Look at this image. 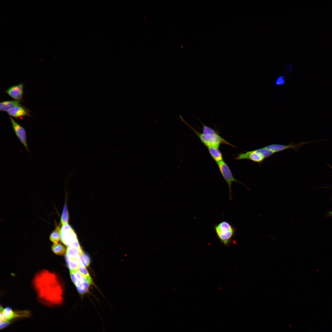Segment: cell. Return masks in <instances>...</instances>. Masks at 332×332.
Wrapping results in <instances>:
<instances>
[{"label":"cell","mask_w":332,"mask_h":332,"mask_svg":"<svg viewBox=\"0 0 332 332\" xmlns=\"http://www.w3.org/2000/svg\"><path fill=\"white\" fill-rule=\"evenodd\" d=\"M217 164L219 170L228 185L229 189V198L231 200H232L231 185L232 183L237 182L242 184L245 187L246 186L234 177L229 167L224 161H220Z\"/></svg>","instance_id":"8992f818"},{"label":"cell","mask_w":332,"mask_h":332,"mask_svg":"<svg viewBox=\"0 0 332 332\" xmlns=\"http://www.w3.org/2000/svg\"><path fill=\"white\" fill-rule=\"evenodd\" d=\"M61 240L67 247H71L75 248L81 254L83 252L76 233L68 224L62 225L61 230Z\"/></svg>","instance_id":"5b68a950"},{"label":"cell","mask_w":332,"mask_h":332,"mask_svg":"<svg viewBox=\"0 0 332 332\" xmlns=\"http://www.w3.org/2000/svg\"><path fill=\"white\" fill-rule=\"evenodd\" d=\"M329 214L330 215L332 216V211H330L329 212Z\"/></svg>","instance_id":"cb8c5ba5"},{"label":"cell","mask_w":332,"mask_h":332,"mask_svg":"<svg viewBox=\"0 0 332 332\" xmlns=\"http://www.w3.org/2000/svg\"><path fill=\"white\" fill-rule=\"evenodd\" d=\"M286 76L284 75H281L278 76L276 79L275 84L276 86H280L284 85L286 82Z\"/></svg>","instance_id":"44dd1931"},{"label":"cell","mask_w":332,"mask_h":332,"mask_svg":"<svg viewBox=\"0 0 332 332\" xmlns=\"http://www.w3.org/2000/svg\"><path fill=\"white\" fill-rule=\"evenodd\" d=\"M33 283L40 302L50 306L62 304L63 289L55 274L42 270L35 275Z\"/></svg>","instance_id":"6da1fadb"},{"label":"cell","mask_w":332,"mask_h":332,"mask_svg":"<svg viewBox=\"0 0 332 332\" xmlns=\"http://www.w3.org/2000/svg\"><path fill=\"white\" fill-rule=\"evenodd\" d=\"M22 105L20 101H6L0 103V111L7 112L9 110Z\"/></svg>","instance_id":"7c38bea8"},{"label":"cell","mask_w":332,"mask_h":332,"mask_svg":"<svg viewBox=\"0 0 332 332\" xmlns=\"http://www.w3.org/2000/svg\"><path fill=\"white\" fill-rule=\"evenodd\" d=\"M235 160H247L260 164L265 159L257 149L239 153L235 158Z\"/></svg>","instance_id":"52a82bcc"},{"label":"cell","mask_w":332,"mask_h":332,"mask_svg":"<svg viewBox=\"0 0 332 332\" xmlns=\"http://www.w3.org/2000/svg\"><path fill=\"white\" fill-rule=\"evenodd\" d=\"M213 160L217 163L223 160V155L219 148H207Z\"/></svg>","instance_id":"4fadbf2b"},{"label":"cell","mask_w":332,"mask_h":332,"mask_svg":"<svg viewBox=\"0 0 332 332\" xmlns=\"http://www.w3.org/2000/svg\"><path fill=\"white\" fill-rule=\"evenodd\" d=\"M203 126L202 132L200 133L186 123L198 137L201 142L207 148L213 147L219 148L220 145L224 144L235 148L222 137L218 132L212 128L208 127L200 121Z\"/></svg>","instance_id":"7a4b0ae2"},{"label":"cell","mask_w":332,"mask_h":332,"mask_svg":"<svg viewBox=\"0 0 332 332\" xmlns=\"http://www.w3.org/2000/svg\"><path fill=\"white\" fill-rule=\"evenodd\" d=\"M23 84L21 83L11 86L5 92L14 100L20 102L23 100Z\"/></svg>","instance_id":"9c48e42d"},{"label":"cell","mask_w":332,"mask_h":332,"mask_svg":"<svg viewBox=\"0 0 332 332\" xmlns=\"http://www.w3.org/2000/svg\"><path fill=\"white\" fill-rule=\"evenodd\" d=\"M286 68L287 69H289V72L290 73L292 72L293 70V67L291 64H287L286 65Z\"/></svg>","instance_id":"603a6c76"},{"label":"cell","mask_w":332,"mask_h":332,"mask_svg":"<svg viewBox=\"0 0 332 332\" xmlns=\"http://www.w3.org/2000/svg\"><path fill=\"white\" fill-rule=\"evenodd\" d=\"M69 214L67 206L65 204L63 207L61 219V223L62 225L68 224Z\"/></svg>","instance_id":"ac0fdd59"},{"label":"cell","mask_w":332,"mask_h":332,"mask_svg":"<svg viewBox=\"0 0 332 332\" xmlns=\"http://www.w3.org/2000/svg\"><path fill=\"white\" fill-rule=\"evenodd\" d=\"M92 284L89 282H85L78 283L76 287L79 293L84 294L88 291L90 285Z\"/></svg>","instance_id":"e0dca14e"},{"label":"cell","mask_w":332,"mask_h":332,"mask_svg":"<svg viewBox=\"0 0 332 332\" xmlns=\"http://www.w3.org/2000/svg\"><path fill=\"white\" fill-rule=\"evenodd\" d=\"M81 262L77 271L81 274L87 277H91L86 268Z\"/></svg>","instance_id":"7402d4cb"},{"label":"cell","mask_w":332,"mask_h":332,"mask_svg":"<svg viewBox=\"0 0 332 332\" xmlns=\"http://www.w3.org/2000/svg\"><path fill=\"white\" fill-rule=\"evenodd\" d=\"M217 237L221 243L225 246L231 243L236 233V229L228 222L223 221L214 226Z\"/></svg>","instance_id":"3957f363"},{"label":"cell","mask_w":332,"mask_h":332,"mask_svg":"<svg viewBox=\"0 0 332 332\" xmlns=\"http://www.w3.org/2000/svg\"><path fill=\"white\" fill-rule=\"evenodd\" d=\"M80 260L76 259H69V262L68 267L70 270L73 271L77 270L80 265Z\"/></svg>","instance_id":"d6986e66"},{"label":"cell","mask_w":332,"mask_h":332,"mask_svg":"<svg viewBox=\"0 0 332 332\" xmlns=\"http://www.w3.org/2000/svg\"><path fill=\"white\" fill-rule=\"evenodd\" d=\"M80 261L85 267H88L90 262V259L89 256L83 252L80 255Z\"/></svg>","instance_id":"ffe728a7"},{"label":"cell","mask_w":332,"mask_h":332,"mask_svg":"<svg viewBox=\"0 0 332 332\" xmlns=\"http://www.w3.org/2000/svg\"><path fill=\"white\" fill-rule=\"evenodd\" d=\"M30 314V312L28 310H13L10 306L3 308L1 306L0 329L6 327L15 319L28 317Z\"/></svg>","instance_id":"277c9868"},{"label":"cell","mask_w":332,"mask_h":332,"mask_svg":"<svg viewBox=\"0 0 332 332\" xmlns=\"http://www.w3.org/2000/svg\"><path fill=\"white\" fill-rule=\"evenodd\" d=\"M302 144H296L292 143L288 145L274 144L267 145L264 148L276 153L288 149H293L297 150Z\"/></svg>","instance_id":"8fae6325"},{"label":"cell","mask_w":332,"mask_h":332,"mask_svg":"<svg viewBox=\"0 0 332 332\" xmlns=\"http://www.w3.org/2000/svg\"><path fill=\"white\" fill-rule=\"evenodd\" d=\"M11 123L14 131L21 142L28 152L29 150L27 143L26 132L24 128L16 122L10 116H9Z\"/></svg>","instance_id":"ba28073f"},{"label":"cell","mask_w":332,"mask_h":332,"mask_svg":"<svg viewBox=\"0 0 332 332\" xmlns=\"http://www.w3.org/2000/svg\"><path fill=\"white\" fill-rule=\"evenodd\" d=\"M7 112L9 115L16 118H22L25 116L31 117L30 111L22 105L14 107Z\"/></svg>","instance_id":"30bf717a"},{"label":"cell","mask_w":332,"mask_h":332,"mask_svg":"<svg viewBox=\"0 0 332 332\" xmlns=\"http://www.w3.org/2000/svg\"><path fill=\"white\" fill-rule=\"evenodd\" d=\"M80 254L79 251L75 248L71 247H67L65 255L69 259L80 260Z\"/></svg>","instance_id":"5bb4252c"},{"label":"cell","mask_w":332,"mask_h":332,"mask_svg":"<svg viewBox=\"0 0 332 332\" xmlns=\"http://www.w3.org/2000/svg\"><path fill=\"white\" fill-rule=\"evenodd\" d=\"M51 248L52 251L57 255L63 256L66 253V250L65 247L61 244L53 243Z\"/></svg>","instance_id":"9a60e30c"},{"label":"cell","mask_w":332,"mask_h":332,"mask_svg":"<svg viewBox=\"0 0 332 332\" xmlns=\"http://www.w3.org/2000/svg\"><path fill=\"white\" fill-rule=\"evenodd\" d=\"M61 228L59 226H57L52 231L49 236L50 240L54 243H58L61 240Z\"/></svg>","instance_id":"2e32d148"}]
</instances>
